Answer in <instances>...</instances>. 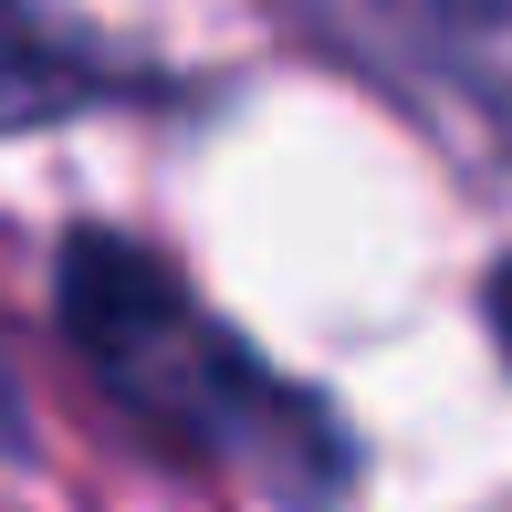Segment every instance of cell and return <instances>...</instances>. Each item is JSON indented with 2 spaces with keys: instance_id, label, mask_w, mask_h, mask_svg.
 Returning <instances> with one entry per match:
<instances>
[{
  "instance_id": "obj_1",
  "label": "cell",
  "mask_w": 512,
  "mask_h": 512,
  "mask_svg": "<svg viewBox=\"0 0 512 512\" xmlns=\"http://www.w3.org/2000/svg\"><path fill=\"white\" fill-rule=\"evenodd\" d=\"M53 314L74 366L95 377L115 418L157 439L178 460L241 471L283 502H335L356 450L345 418L304 398L272 356H251V335H230L220 314L178 283V262H157L126 230H74L53 262Z\"/></svg>"
},
{
  "instance_id": "obj_2",
  "label": "cell",
  "mask_w": 512,
  "mask_h": 512,
  "mask_svg": "<svg viewBox=\"0 0 512 512\" xmlns=\"http://www.w3.org/2000/svg\"><path fill=\"white\" fill-rule=\"evenodd\" d=\"M84 105H115V63L95 42L53 32L42 11L0 0V126H53V115H84Z\"/></svg>"
},
{
  "instance_id": "obj_3",
  "label": "cell",
  "mask_w": 512,
  "mask_h": 512,
  "mask_svg": "<svg viewBox=\"0 0 512 512\" xmlns=\"http://www.w3.org/2000/svg\"><path fill=\"white\" fill-rule=\"evenodd\" d=\"M492 335H502V356H512V262H502V283H492Z\"/></svg>"
},
{
  "instance_id": "obj_4",
  "label": "cell",
  "mask_w": 512,
  "mask_h": 512,
  "mask_svg": "<svg viewBox=\"0 0 512 512\" xmlns=\"http://www.w3.org/2000/svg\"><path fill=\"white\" fill-rule=\"evenodd\" d=\"M0 439H21V387H11V356H0Z\"/></svg>"
}]
</instances>
